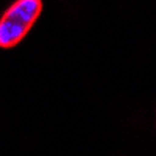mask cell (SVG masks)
<instances>
[{"mask_svg": "<svg viewBox=\"0 0 156 156\" xmlns=\"http://www.w3.org/2000/svg\"><path fill=\"white\" fill-rule=\"evenodd\" d=\"M42 11L41 0H16L0 17V47L17 45Z\"/></svg>", "mask_w": 156, "mask_h": 156, "instance_id": "cell-1", "label": "cell"}]
</instances>
